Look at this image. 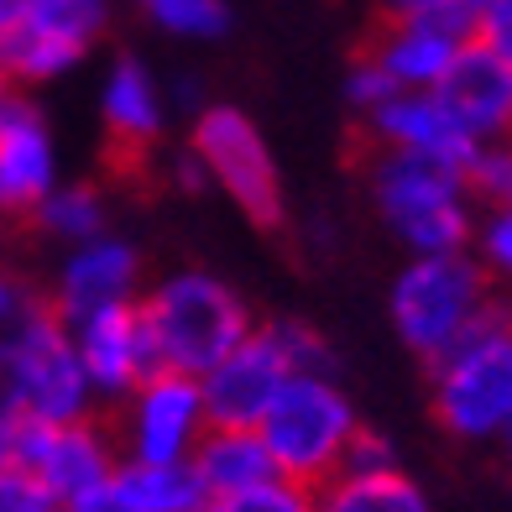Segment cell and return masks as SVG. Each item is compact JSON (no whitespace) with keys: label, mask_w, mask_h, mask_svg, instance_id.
<instances>
[{"label":"cell","mask_w":512,"mask_h":512,"mask_svg":"<svg viewBox=\"0 0 512 512\" xmlns=\"http://www.w3.org/2000/svg\"><path fill=\"white\" fill-rule=\"evenodd\" d=\"M136 314L147 324L157 366L183 371V377H204L225 351H236L256 330L251 304L220 272H204V267H178L147 283L142 298H136Z\"/></svg>","instance_id":"6da1fadb"},{"label":"cell","mask_w":512,"mask_h":512,"mask_svg":"<svg viewBox=\"0 0 512 512\" xmlns=\"http://www.w3.org/2000/svg\"><path fill=\"white\" fill-rule=\"evenodd\" d=\"M434 418L460 445H502L512 434V304L486 309L439 361H429Z\"/></svg>","instance_id":"7a4b0ae2"},{"label":"cell","mask_w":512,"mask_h":512,"mask_svg":"<svg viewBox=\"0 0 512 512\" xmlns=\"http://www.w3.org/2000/svg\"><path fill=\"white\" fill-rule=\"evenodd\" d=\"M366 189L377 204L382 225L408 246V256H439V251H471V230L481 215V199L471 178L450 162L408 157V152H371Z\"/></svg>","instance_id":"3957f363"},{"label":"cell","mask_w":512,"mask_h":512,"mask_svg":"<svg viewBox=\"0 0 512 512\" xmlns=\"http://www.w3.org/2000/svg\"><path fill=\"white\" fill-rule=\"evenodd\" d=\"M356 429L361 413L351 392L340 387V371H293L267 403V413L256 418V439L267 445L272 471L309 492L340 471Z\"/></svg>","instance_id":"277c9868"},{"label":"cell","mask_w":512,"mask_h":512,"mask_svg":"<svg viewBox=\"0 0 512 512\" xmlns=\"http://www.w3.org/2000/svg\"><path fill=\"white\" fill-rule=\"evenodd\" d=\"M492 304H497V288L471 251L408 256L387 288L392 330L424 366L445 356Z\"/></svg>","instance_id":"5b68a950"},{"label":"cell","mask_w":512,"mask_h":512,"mask_svg":"<svg viewBox=\"0 0 512 512\" xmlns=\"http://www.w3.org/2000/svg\"><path fill=\"white\" fill-rule=\"evenodd\" d=\"M0 361L11 371L16 413L27 418V424H79V418L100 413L95 392H89V377L79 366L74 335H68V324L48 309V298H37V304L0 335Z\"/></svg>","instance_id":"8992f818"},{"label":"cell","mask_w":512,"mask_h":512,"mask_svg":"<svg viewBox=\"0 0 512 512\" xmlns=\"http://www.w3.org/2000/svg\"><path fill=\"white\" fill-rule=\"evenodd\" d=\"M189 152L199 157L209 189H220L251 225L277 230L288 220L277 157L241 105H199L194 126H189Z\"/></svg>","instance_id":"52a82bcc"},{"label":"cell","mask_w":512,"mask_h":512,"mask_svg":"<svg viewBox=\"0 0 512 512\" xmlns=\"http://www.w3.org/2000/svg\"><path fill=\"white\" fill-rule=\"evenodd\" d=\"M209 429V413L199 398V377L183 371H152L142 377L121 403H115V450L131 465H178L189 460L194 445Z\"/></svg>","instance_id":"ba28073f"},{"label":"cell","mask_w":512,"mask_h":512,"mask_svg":"<svg viewBox=\"0 0 512 512\" xmlns=\"http://www.w3.org/2000/svg\"><path fill=\"white\" fill-rule=\"evenodd\" d=\"M110 27V0H32L21 27L0 37V74L16 89L53 84L95 53Z\"/></svg>","instance_id":"9c48e42d"},{"label":"cell","mask_w":512,"mask_h":512,"mask_svg":"<svg viewBox=\"0 0 512 512\" xmlns=\"http://www.w3.org/2000/svg\"><path fill=\"white\" fill-rule=\"evenodd\" d=\"M11 460L21 471H32L42 481V492H48L63 512L68 502L100 492L115 476L121 450H115V434L100 413L79 418V424H27V418H21L11 429Z\"/></svg>","instance_id":"30bf717a"},{"label":"cell","mask_w":512,"mask_h":512,"mask_svg":"<svg viewBox=\"0 0 512 512\" xmlns=\"http://www.w3.org/2000/svg\"><path fill=\"white\" fill-rule=\"evenodd\" d=\"M147 288V262L126 236H105L84 241V246H68L63 262L53 272V288L42 293L48 309L63 319V324H79L100 309H121V304H136Z\"/></svg>","instance_id":"8fae6325"},{"label":"cell","mask_w":512,"mask_h":512,"mask_svg":"<svg viewBox=\"0 0 512 512\" xmlns=\"http://www.w3.org/2000/svg\"><path fill=\"white\" fill-rule=\"evenodd\" d=\"M288 377L293 371H288V356H283V345H277L272 324H256L236 351H225L199 377V398H204L209 424L256 429V418L267 413V403L277 398V387H283Z\"/></svg>","instance_id":"7c38bea8"},{"label":"cell","mask_w":512,"mask_h":512,"mask_svg":"<svg viewBox=\"0 0 512 512\" xmlns=\"http://www.w3.org/2000/svg\"><path fill=\"white\" fill-rule=\"evenodd\" d=\"M58 173V142L53 126L27 95H16L0 105V220L16 225L53 194Z\"/></svg>","instance_id":"4fadbf2b"},{"label":"cell","mask_w":512,"mask_h":512,"mask_svg":"<svg viewBox=\"0 0 512 512\" xmlns=\"http://www.w3.org/2000/svg\"><path fill=\"white\" fill-rule=\"evenodd\" d=\"M434 95L445 110L471 131L476 147H502L512 142V63L492 48V42H460L445 79L434 84Z\"/></svg>","instance_id":"5bb4252c"},{"label":"cell","mask_w":512,"mask_h":512,"mask_svg":"<svg viewBox=\"0 0 512 512\" xmlns=\"http://www.w3.org/2000/svg\"><path fill=\"white\" fill-rule=\"evenodd\" d=\"M361 121H366L371 147L450 162V168H460L465 178H471L476 157H481V147L471 142V131L445 110V100H439L434 89H398L387 105H377L371 115H361Z\"/></svg>","instance_id":"9a60e30c"},{"label":"cell","mask_w":512,"mask_h":512,"mask_svg":"<svg viewBox=\"0 0 512 512\" xmlns=\"http://www.w3.org/2000/svg\"><path fill=\"white\" fill-rule=\"evenodd\" d=\"M68 335H74L79 366H84L89 392H95L100 408H115L136 382L157 371L147 324H142V314H136V304L89 314V319H79V324H68Z\"/></svg>","instance_id":"2e32d148"},{"label":"cell","mask_w":512,"mask_h":512,"mask_svg":"<svg viewBox=\"0 0 512 512\" xmlns=\"http://www.w3.org/2000/svg\"><path fill=\"white\" fill-rule=\"evenodd\" d=\"M100 121L115 152L147 157L168 131V89L152 79L142 58H115L100 84Z\"/></svg>","instance_id":"e0dca14e"},{"label":"cell","mask_w":512,"mask_h":512,"mask_svg":"<svg viewBox=\"0 0 512 512\" xmlns=\"http://www.w3.org/2000/svg\"><path fill=\"white\" fill-rule=\"evenodd\" d=\"M460 48V37L434 27L424 16H403V21H382V32L366 42V58L382 68V74L398 89H434L445 79V68Z\"/></svg>","instance_id":"ac0fdd59"},{"label":"cell","mask_w":512,"mask_h":512,"mask_svg":"<svg viewBox=\"0 0 512 512\" xmlns=\"http://www.w3.org/2000/svg\"><path fill=\"white\" fill-rule=\"evenodd\" d=\"M189 465L199 471L209 502H215V497L251 492V486H262V481L277 476L267 445L256 439V429H220V424H209V429H204V439L194 445Z\"/></svg>","instance_id":"d6986e66"},{"label":"cell","mask_w":512,"mask_h":512,"mask_svg":"<svg viewBox=\"0 0 512 512\" xmlns=\"http://www.w3.org/2000/svg\"><path fill=\"white\" fill-rule=\"evenodd\" d=\"M314 512H434L429 492L403 465L392 471H340L314 486Z\"/></svg>","instance_id":"ffe728a7"},{"label":"cell","mask_w":512,"mask_h":512,"mask_svg":"<svg viewBox=\"0 0 512 512\" xmlns=\"http://www.w3.org/2000/svg\"><path fill=\"white\" fill-rule=\"evenodd\" d=\"M27 225L42 241H58L68 251V246H84V241L105 236L110 230V204H105V194L95 189V183H53V194L32 209Z\"/></svg>","instance_id":"44dd1931"},{"label":"cell","mask_w":512,"mask_h":512,"mask_svg":"<svg viewBox=\"0 0 512 512\" xmlns=\"http://www.w3.org/2000/svg\"><path fill=\"white\" fill-rule=\"evenodd\" d=\"M115 486L126 492V502L136 512H204L209 492L189 460L178 465H131L121 460L115 465Z\"/></svg>","instance_id":"7402d4cb"},{"label":"cell","mask_w":512,"mask_h":512,"mask_svg":"<svg viewBox=\"0 0 512 512\" xmlns=\"http://www.w3.org/2000/svg\"><path fill=\"white\" fill-rule=\"evenodd\" d=\"M142 11L152 16V27L183 42H215L230 32V6L225 0H142Z\"/></svg>","instance_id":"603a6c76"},{"label":"cell","mask_w":512,"mask_h":512,"mask_svg":"<svg viewBox=\"0 0 512 512\" xmlns=\"http://www.w3.org/2000/svg\"><path fill=\"white\" fill-rule=\"evenodd\" d=\"M471 256L492 277V288H512V204H481L471 230Z\"/></svg>","instance_id":"cb8c5ba5"},{"label":"cell","mask_w":512,"mask_h":512,"mask_svg":"<svg viewBox=\"0 0 512 512\" xmlns=\"http://www.w3.org/2000/svg\"><path fill=\"white\" fill-rule=\"evenodd\" d=\"M481 6L486 0H377L382 21H403V16H424L434 27L455 32L460 42H471L481 27Z\"/></svg>","instance_id":"d4e9b609"},{"label":"cell","mask_w":512,"mask_h":512,"mask_svg":"<svg viewBox=\"0 0 512 512\" xmlns=\"http://www.w3.org/2000/svg\"><path fill=\"white\" fill-rule=\"evenodd\" d=\"M204 512H314V492L298 481H283L272 476L251 492H236V497H215Z\"/></svg>","instance_id":"484cf974"},{"label":"cell","mask_w":512,"mask_h":512,"mask_svg":"<svg viewBox=\"0 0 512 512\" xmlns=\"http://www.w3.org/2000/svg\"><path fill=\"white\" fill-rule=\"evenodd\" d=\"M471 189L481 204H512V142L481 147L476 168H471Z\"/></svg>","instance_id":"4316f807"},{"label":"cell","mask_w":512,"mask_h":512,"mask_svg":"<svg viewBox=\"0 0 512 512\" xmlns=\"http://www.w3.org/2000/svg\"><path fill=\"white\" fill-rule=\"evenodd\" d=\"M0 512H58V502L42 492L32 471H21L16 460L0 465Z\"/></svg>","instance_id":"83f0119b"},{"label":"cell","mask_w":512,"mask_h":512,"mask_svg":"<svg viewBox=\"0 0 512 512\" xmlns=\"http://www.w3.org/2000/svg\"><path fill=\"white\" fill-rule=\"evenodd\" d=\"M392 465H403L398 460V445L382 434V429H356L351 434V445H345V460H340V471H392ZM335 471V476H340Z\"/></svg>","instance_id":"f1b7e54d"},{"label":"cell","mask_w":512,"mask_h":512,"mask_svg":"<svg viewBox=\"0 0 512 512\" xmlns=\"http://www.w3.org/2000/svg\"><path fill=\"white\" fill-rule=\"evenodd\" d=\"M392 95H398V84H392V79L382 74V68L361 53V58L351 63V74H345V100H351L361 115H371L377 105H387Z\"/></svg>","instance_id":"f546056e"},{"label":"cell","mask_w":512,"mask_h":512,"mask_svg":"<svg viewBox=\"0 0 512 512\" xmlns=\"http://www.w3.org/2000/svg\"><path fill=\"white\" fill-rule=\"evenodd\" d=\"M37 298H42V293H32L27 277H21V272L6 262V256H0V335H6L11 324H16L21 314H27V309L37 304Z\"/></svg>","instance_id":"4dcf8cb0"},{"label":"cell","mask_w":512,"mask_h":512,"mask_svg":"<svg viewBox=\"0 0 512 512\" xmlns=\"http://www.w3.org/2000/svg\"><path fill=\"white\" fill-rule=\"evenodd\" d=\"M481 42H492V48L512 63V0H486L481 6V27H476Z\"/></svg>","instance_id":"1f68e13d"},{"label":"cell","mask_w":512,"mask_h":512,"mask_svg":"<svg viewBox=\"0 0 512 512\" xmlns=\"http://www.w3.org/2000/svg\"><path fill=\"white\" fill-rule=\"evenodd\" d=\"M63 512H136L131 502H126V492L115 486V476L100 486V492H89V497H79V502H68Z\"/></svg>","instance_id":"d6a6232c"},{"label":"cell","mask_w":512,"mask_h":512,"mask_svg":"<svg viewBox=\"0 0 512 512\" xmlns=\"http://www.w3.org/2000/svg\"><path fill=\"white\" fill-rule=\"evenodd\" d=\"M21 424V413H16V387H11V371H6V361H0V429H16Z\"/></svg>","instance_id":"836d02e7"},{"label":"cell","mask_w":512,"mask_h":512,"mask_svg":"<svg viewBox=\"0 0 512 512\" xmlns=\"http://www.w3.org/2000/svg\"><path fill=\"white\" fill-rule=\"evenodd\" d=\"M32 0H0V37H11L21 27V16H27Z\"/></svg>","instance_id":"e575fe53"},{"label":"cell","mask_w":512,"mask_h":512,"mask_svg":"<svg viewBox=\"0 0 512 512\" xmlns=\"http://www.w3.org/2000/svg\"><path fill=\"white\" fill-rule=\"evenodd\" d=\"M6 460H11V434L0 429V465H6Z\"/></svg>","instance_id":"d590c367"},{"label":"cell","mask_w":512,"mask_h":512,"mask_svg":"<svg viewBox=\"0 0 512 512\" xmlns=\"http://www.w3.org/2000/svg\"><path fill=\"white\" fill-rule=\"evenodd\" d=\"M11 95H16V84H11V79H6V74H0V105H6V100H11Z\"/></svg>","instance_id":"8d00e7d4"},{"label":"cell","mask_w":512,"mask_h":512,"mask_svg":"<svg viewBox=\"0 0 512 512\" xmlns=\"http://www.w3.org/2000/svg\"><path fill=\"white\" fill-rule=\"evenodd\" d=\"M6 230H11V225H6V220H0V256H6Z\"/></svg>","instance_id":"74e56055"},{"label":"cell","mask_w":512,"mask_h":512,"mask_svg":"<svg viewBox=\"0 0 512 512\" xmlns=\"http://www.w3.org/2000/svg\"><path fill=\"white\" fill-rule=\"evenodd\" d=\"M502 450H507V465H512V434H507V439H502Z\"/></svg>","instance_id":"f35d334b"}]
</instances>
